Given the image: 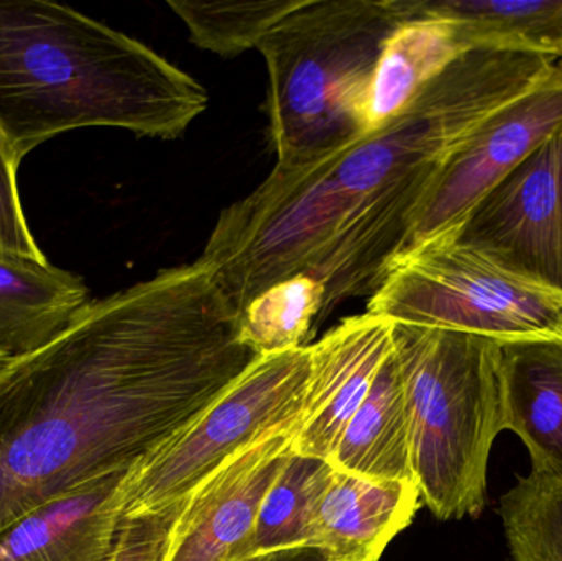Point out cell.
<instances>
[{"mask_svg": "<svg viewBox=\"0 0 562 561\" xmlns=\"http://www.w3.org/2000/svg\"><path fill=\"white\" fill-rule=\"evenodd\" d=\"M367 313L495 339L562 338V293L514 276L446 233L398 257Z\"/></svg>", "mask_w": 562, "mask_h": 561, "instance_id": "52a82bcc", "label": "cell"}, {"mask_svg": "<svg viewBox=\"0 0 562 561\" xmlns=\"http://www.w3.org/2000/svg\"><path fill=\"white\" fill-rule=\"evenodd\" d=\"M562 128V65L550 78L492 112L442 168L408 249L451 233L538 145Z\"/></svg>", "mask_w": 562, "mask_h": 561, "instance_id": "9c48e42d", "label": "cell"}, {"mask_svg": "<svg viewBox=\"0 0 562 561\" xmlns=\"http://www.w3.org/2000/svg\"><path fill=\"white\" fill-rule=\"evenodd\" d=\"M178 509L180 504L158 516L121 520L109 561H161Z\"/></svg>", "mask_w": 562, "mask_h": 561, "instance_id": "cb8c5ba5", "label": "cell"}, {"mask_svg": "<svg viewBox=\"0 0 562 561\" xmlns=\"http://www.w3.org/2000/svg\"><path fill=\"white\" fill-rule=\"evenodd\" d=\"M310 348V375L293 451L329 461L392 355V322L367 312L349 316Z\"/></svg>", "mask_w": 562, "mask_h": 561, "instance_id": "8fae6325", "label": "cell"}, {"mask_svg": "<svg viewBox=\"0 0 562 561\" xmlns=\"http://www.w3.org/2000/svg\"><path fill=\"white\" fill-rule=\"evenodd\" d=\"M10 361H12V359L7 358V356L0 355V374H2L3 371H5L7 366L10 364Z\"/></svg>", "mask_w": 562, "mask_h": 561, "instance_id": "484cf974", "label": "cell"}, {"mask_svg": "<svg viewBox=\"0 0 562 561\" xmlns=\"http://www.w3.org/2000/svg\"><path fill=\"white\" fill-rule=\"evenodd\" d=\"M324 290L310 276L283 280L260 293L240 313V336L256 355L307 346L319 323Z\"/></svg>", "mask_w": 562, "mask_h": 561, "instance_id": "44dd1931", "label": "cell"}, {"mask_svg": "<svg viewBox=\"0 0 562 561\" xmlns=\"http://www.w3.org/2000/svg\"><path fill=\"white\" fill-rule=\"evenodd\" d=\"M468 49L458 25L445 16L422 15L403 22L380 53L367 94L363 131H375L395 117Z\"/></svg>", "mask_w": 562, "mask_h": 561, "instance_id": "2e32d148", "label": "cell"}, {"mask_svg": "<svg viewBox=\"0 0 562 561\" xmlns=\"http://www.w3.org/2000/svg\"><path fill=\"white\" fill-rule=\"evenodd\" d=\"M561 65L558 56L521 49H468L382 127L311 164L273 168L220 214L201 262L239 315L296 276L323 285L319 323L342 303L373 295L408 249L462 142Z\"/></svg>", "mask_w": 562, "mask_h": 561, "instance_id": "7a4b0ae2", "label": "cell"}, {"mask_svg": "<svg viewBox=\"0 0 562 561\" xmlns=\"http://www.w3.org/2000/svg\"><path fill=\"white\" fill-rule=\"evenodd\" d=\"M257 358L200 259L91 300L0 374V530L127 473Z\"/></svg>", "mask_w": 562, "mask_h": 561, "instance_id": "6da1fadb", "label": "cell"}, {"mask_svg": "<svg viewBox=\"0 0 562 561\" xmlns=\"http://www.w3.org/2000/svg\"><path fill=\"white\" fill-rule=\"evenodd\" d=\"M504 430L530 453L531 473L562 480V338L501 341Z\"/></svg>", "mask_w": 562, "mask_h": 561, "instance_id": "4fadbf2b", "label": "cell"}, {"mask_svg": "<svg viewBox=\"0 0 562 561\" xmlns=\"http://www.w3.org/2000/svg\"><path fill=\"white\" fill-rule=\"evenodd\" d=\"M327 463L369 480L416 483L405 395L393 351Z\"/></svg>", "mask_w": 562, "mask_h": 561, "instance_id": "e0dca14e", "label": "cell"}, {"mask_svg": "<svg viewBox=\"0 0 562 561\" xmlns=\"http://www.w3.org/2000/svg\"><path fill=\"white\" fill-rule=\"evenodd\" d=\"M294 431L267 435L221 464L180 504L161 561H246L263 497L293 453Z\"/></svg>", "mask_w": 562, "mask_h": 561, "instance_id": "30bf717a", "label": "cell"}, {"mask_svg": "<svg viewBox=\"0 0 562 561\" xmlns=\"http://www.w3.org/2000/svg\"><path fill=\"white\" fill-rule=\"evenodd\" d=\"M406 20L400 0H303L262 40L276 167L311 164L366 134L380 53Z\"/></svg>", "mask_w": 562, "mask_h": 561, "instance_id": "277c9868", "label": "cell"}, {"mask_svg": "<svg viewBox=\"0 0 562 561\" xmlns=\"http://www.w3.org/2000/svg\"><path fill=\"white\" fill-rule=\"evenodd\" d=\"M333 471L327 461L291 453L263 497L247 560L280 550L313 549L317 507Z\"/></svg>", "mask_w": 562, "mask_h": 561, "instance_id": "d6986e66", "label": "cell"}, {"mask_svg": "<svg viewBox=\"0 0 562 561\" xmlns=\"http://www.w3.org/2000/svg\"><path fill=\"white\" fill-rule=\"evenodd\" d=\"M301 3L303 0H168V7L187 26L191 42L223 58L259 48L262 40Z\"/></svg>", "mask_w": 562, "mask_h": 561, "instance_id": "ffe728a7", "label": "cell"}, {"mask_svg": "<svg viewBox=\"0 0 562 561\" xmlns=\"http://www.w3.org/2000/svg\"><path fill=\"white\" fill-rule=\"evenodd\" d=\"M416 483L375 481L333 471L314 520L313 549L326 561H379L415 519Z\"/></svg>", "mask_w": 562, "mask_h": 561, "instance_id": "7c38bea8", "label": "cell"}, {"mask_svg": "<svg viewBox=\"0 0 562 561\" xmlns=\"http://www.w3.org/2000/svg\"><path fill=\"white\" fill-rule=\"evenodd\" d=\"M247 561H326V559L316 549H290L269 553V556L256 557V559Z\"/></svg>", "mask_w": 562, "mask_h": 561, "instance_id": "d4e9b609", "label": "cell"}, {"mask_svg": "<svg viewBox=\"0 0 562 561\" xmlns=\"http://www.w3.org/2000/svg\"><path fill=\"white\" fill-rule=\"evenodd\" d=\"M502 339L392 323L413 471L422 501L439 520L481 516L488 458L504 431Z\"/></svg>", "mask_w": 562, "mask_h": 561, "instance_id": "5b68a950", "label": "cell"}, {"mask_svg": "<svg viewBox=\"0 0 562 561\" xmlns=\"http://www.w3.org/2000/svg\"><path fill=\"white\" fill-rule=\"evenodd\" d=\"M125 473L92 481L0 530V561H109L117 536L115 493Z\"/></svg>", "mask_w": 562, "mask_h": 561, "instance_id": "5bb4252c", "label": "cell"}, {"mask_svg": "<svg viewBox=\"0 0 562 561\" xmlns=\"http://www.w3.org/2000/svg\"><path fill=\"white\" fill-rule=\"evenodd\" d=\"M310 359V345L259 356L210 407L124 474L115 493L121 520L173 509L244 448L296 431Z\"/></svg>", "mask_w": 562, "mask_h": 561, "instance_id": "8992f818", "label": "cell"}, {"mask_svg": "<svg viewBox=\"0 0 562 561\" xmlns=\"http://www.w3.org/2000/svg\"><path fill=\"white\" fill-rule=\"evenodd\" d=\"M408 19L445 16L469 48L498 46L562 58V0H402Z\"/></svg>", "mask_w": 562, "mask_h": 561, "instance_id": "ac0fdd59", "label": "cell"}, {"mask_svg": "<svg viewBox=\"0 0 562 561\" xmlns=\"http://www.w3.org/2000/svg\"><path fill=\"white\" fill-rule=\"evenodd\" d=\"M89 303L76 273L48 260L0 256V355L16 359L43 348Z\"/></svg>", "mask_w": 562, "mask_h": 561, "instance_id": "9a60e30c", "label": "cell"}, {"mask_svg": "<svg viewBox=\"0 0 562 561\" xmlns=\"http://www.w3.org/2000/svg\"><path fill=\"white\" fill-rule=\"evenodd\" d=\"M206 88L145 43L48 0H0V132L22 161L82 127L180 137Z\"/></svg>", "mask_w": 562, "mask_h": 561, "instance_id": "3957f363", "label": "cell"}, {"mask_svg": "<svg viewBox=\"0 0 562 561\" xmlns=\"http://www.w3.org/2000/svg\"><path fill=\"white\" fill-rule=\"evenodd\" d=\"M449 234L501 269L562 293V128Z\"/></svg>", "mask_w": 562, "mask_h": 561, "instance_id": "ba28073f", "label": "cell"}, {"mask_svg": "<svg viewBox=\"0 0 562 561\" xmlns=\"http://www.w3.org/2000/svg\"><path fill=\"white\" fill-rule=\"evenodd\" d=\"M19 165V158L13 154L9 141L0 132V256L23 257L45 262L48 259L30 233L20 201L16 184Z\"/></svg>", "mask_w": 562, "mask_h": 561, "instance_id": "603a6c76", "label": "cell"}, {"mask_svg": "<svg viewBox=\"0 0 562 561\" xmlns=\"http://www.w3.org/2000/svg\"><path fill=\"white\" fill-rule=\"evenodd\" d=\"M512 561H562V480L530 473L501 500Z\"/></svg>", "mask_w": 562, "mask_h": 561, "instance_id": "7402d4cb", "label": "cell"}]
</instances>
